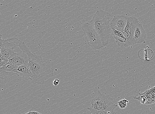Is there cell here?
I'll use <instances>...</instances> for the list:
<instances>
[{"mask_svg": "<svg viewBox=\"0 0 155 114\" xmlns=\"http://www.w3.org/2000/svg\"><path fill=\"white\" fill-rule=\"evenodd\" d=\"M60 81V80L56 78V79H55L53 81V84L55 86H56L59 84Z\"/></svg>", "mask_w": 155, "mask_h": 114, "instance_id": "cell-20", "label": "cell"}, {"mask_svg": "<svg viewBox=\"0 0 155 114\" xmlns=\"http://www.w3.org/2000/svg\"><path fill=\"white\" fill-rule=\"evenodd\" d=\"M85 42L94 49H100L104 47L99 35L91 24L85 22L82 27Z\"/></svg>", "mask_w": 155, "mask_h": 114, "instance_id": "cell-3", "label": "cell"}, {"mask_svg": "<svg viewBox=\"0 0 155 114\" xmlns=\"http://www.w3.org/2000/svg\"><path fill=\"white\" fill-rule=\"evenodd\" d=\"M18 47L28 56V65L33 74L32 84H42L50 78L54 77L53 71L46 62L43 60L41 56L37 55L35 52H31L28 47L22 41L20 42Z\"/></svg>", "mask_w": 155, "mask_h": 114, "instance_id": "cell-1", "label": "cell"}, {"mask_svg": "<svg viewBox=\"0 0 155 114\" xmlns=\"http://www.w3.org/2000/svg\"><path fill=\"white\" fill-rule=\"evenodd\" d=\"M134 37L136 44H139L145 42L147 35L142 24L140 23L135 28Z\"/></svg>", "mask_w": 155, "mask_h": 114, "instance_id": "cell-10", "label": "cell"}, {"mask_svg": "<svg viewBox=\"0 0 155 114\" xmlns=\"http://www.w3.org/2000/svg\"><path fill=\"white\" fill-rule=\"evenodd\" d=\"M10 62L15 66H18L22 65H28L29 58L26 53L14 52L8 59Z\"/></svg>", "mask_w": 155, "mask_h": 114, "instance_id": "cell-6", "label": "cell"}, {"mask_svg": "<svg viewBox=\"0 0 155 114\" xmlns=\"http://www.w3.org/2000/svg\"><path fill=\"white\" fill-rule=\"evenodd\" d=\"M88 109L91 111V114H115V112L109 111H103L92 108L91 107H88Z\"/></svg>", "mask_w": 155, "mask_h": 114, "instance_id": "cell-14", "label": "cell"}, {"mask_svg": "<svg viewBox=\"0 0 155 114\" xmlns=\"http://www.w3.org/2000/svg\"><path fill=\"white\" fill-rule=\"evenodd\" d=\"M40 113L38 112L33 111H30L29 112L26 113L25 114H40Z\"/></svg>", "mask_w": 155, "mask_h": 114, "instance_id": "cell-21", "label": "cell"}, {"mask_svg": "<svg viewBox=\"0 0 155 114\" xmlns=\"http://www.w3.org/2000/svg\"><path fill=\"white\" fill-rule=\"evenodd\" d=\"M110 16V13L100 10L97 11L92 19L88 22L99 35L104 47L109 43L111 33Z\"/></svg>", "mask_w": 155, "mask_h": 114, "instance_id": "cell-2", "label": "cell"}, {"mask_svg": "<svg viewBox=\"0 0 155 114\" xmlns=\"http://www.w3.org/2000/svg\"><path fill=\"white\" fill-rule=\"evenodd\" d=\"M16 66L9 62L7 63L1 67H0V78L2 79L13 76H17V74L15 72Z\"/></svg>", "mask_w": 155, "mask_h": 114, "instance_id": "cell-9", "label": "cell"}, {"mask_svg": "<svg viewBox=\"0 0 155 114\" xmlns=\"http://www.w3.org/2000/svg\"><path fill=\"white\" fill-rule=\"evenodd\" d=\"M15 72L18 76L22 77L23 81L27 83L29 80L31 81L33 79V74L28 65H22L16 66Z\"/></svg>", "mask_w": 155, "mask_h": 114, "instance_id": "cell-8", "label": "cell"}, {"mask_svg": "<svg viewBox=\"0 0 155 114\" xmlns=\"http://www.w3.org/2000/svg\"><path fill=\"white\" fill-rule=\"evenodd\" d=\"M140 23L138 19L134 17H128L124 33L134 35L135 28Z\"/></svg>", "mask_w": 155, "mask_h": 114, "instance_id": "cell-11", "label": "cell"}, {"mask_svg": "<svg viewBox=\"0 0 155 114\" xmlns=\"http://www.w3.org/2000/svg\"><path fill=\"white\" fill-rule=\"evenodd\" d=\"M111 34L114 37H120L124 40H127V38L124 36L123 33L119 31L113 29V28H111Z\"/></svg>", "mask_w": 155, "mask_h": 114, "instance_id": "cell-16", "label": "cell"}, {"mask_svg": "<svg viewBox=\"0 0 155 114\" xmlns=\"http://www.w3.org/2000/svg\"><path fill=\"white\" fill-rule=\"evenodd\" d=\"M0 54L4 58L8 59L15 52L14 49L19 46L21 41L17 38H12L5 39L2 38V35H0Z\"/></svg>", "mask_w": 155, "mask_h": 114, "instance_id": "cell-4", "label": "cell"}, {"mask_svg": "<svg viewBox=\"0 0 155 114\" xmlns=\"http://www.w3.org/2000/svg\"><path fill=\"white\" fill-rule=\"evenodd\" d=\"M91 107L96 109L103 110V111L114 112V109L117 108V105L114 104L111 107H105L96 104H91Z\"/></svg>", "mask_w": 155, "mask_h": 114, "instance_id": "cell-12", "label": "cell"}, {"mask_svg": "<svg viewBox=\"0 0 155 114\" xmlns=\"http://www.w3.org/2000/svg\"><path fill=\"white\" fill-rule=\"evenodd\" d=\"M155 103V100L150 98L147 97L146 99L145 104L149 105Z\"/></svg>", "mask_w": 155, "mask_h": 114, "instance_id": "cell-19", "label": "cell"}, {"mask_svg": "<svg viewBox=\"0 0 155 114\" xmlns=\"http://www.w3.org/2000/svg\"><path fill=\"white\" fill-rule=\"evenodd\" d=\"M9 62V59L0 55V67H2Z\"/></svg>", "mask_w": 155, "mask_h": 114, "instance_id": "cell-18", "label": "cell"}, {"mask_svg": "<svg viewBox=\"0 0 155 114\" xmlns=\"http://www.w3.org/2000/svg\"><path fill=\"white\" fill-rule=\"evenodd\" d=\"M118 46L121 48H127V40L117 37H114Z\"/></svg>", "mask_w": 155, "mask_h": 114, "instance_id": "cell-13", "label": "cell"}, {"mask_svg": "<svg viewBox=\"0 0 155 114\" xmlns=\"http://www.w3.org/2000/svg\"><path fill=\"white\" fill-rule=\"evenodd\" d=\"M128 18L127 16L122 15L115 16L110 23L111 28L119 31L123 33Z\"/></svg>", "mask_w": 155, "mask_h": 114, "instance_id": "cell-5", "label": "cell"}, {"mask_svg": "<svg viewBox=\"0 0 155 114\" xmlns=\"http://www.w3.org/2000/svg\"><path fill=\"white\" fill-rule=\"evenodd\" d=\"M98 96L93 98L91 104H96L105 107H111L115 104L113 101L115 99L111 98L109 96L104 95L98 91Z\"/></svg>", "mask_w": 155, "mask_h": 114, "instance_id": "cell-7", "label": "cell"}, {"mask_svg": "<svg viewBox=\"0 0 155 114\" xmlns=\"http://www.w3.org/2000/svg\"><path fill=\"white\" fill-rule=\"evenodd\" d=\"M40 114H43L42 113H40Z\"/></svg>", "mask_w": 155, "mask_h": 114, "instance_id": "cell-23", "label": "cell"}, {"mask_svg": "<svg viewBox=\"0 0 155 114\" xmlns=\"http://www.w3.org/2000/svg\"><path fill=\"white\" fill-rule=\"evenodd\" d=\"M129 101L125 98L118 102V105L121 109H124L127 106V104Z\"/></svg>", "mask_w": 155, "mask_h": 114, "instance_id": "cell-17", "label": "cell"}, {"mask_svg": "<svg viewBox=\"0 0 155 114\" xmlns=\"http://www.w3.org/2000/svg\"><path fill=\"white\" fill-rule=\"evenodd\" d=\"M150 90L151 91L155 92V86L150 89Z\"/></svg>", "mask_w": 155, "mask_h": 114, "instance_id": "cell-22", "label": "cell"}, {"mask_svg": "<svg viewBox=\"0 0 155 114\" xmlns=\"http://www.w3.org/2000/svg\"><path fill=\"white\" fill-rule=\"evenodd\" d=\"M138 93L139 94L133 97V98L138 100L142 104H145L147 97L142 93Z\"/></svg>", "mask_w": 155, "mask_h": 114, "instance_id": "cell-15", "label": "cell"}]
</instances>
